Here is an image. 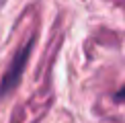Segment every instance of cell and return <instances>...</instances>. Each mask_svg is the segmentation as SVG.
I'll return each mask as SVG.
<instances>
[{"instance_id": "6da1fadb", "label": "cell", "mask_w": 125, "mask_h": 123, "mask_svg": "<svg viewBox=\"0 0 125 123\" xmlns=\"http://www.w3.org/2000/svg\"><path fill=\"white\" fill-rule=\"evenodd\" d=\"M29 53H31V41L25 45L23 49H19V53L14 55V60H12V64H10V68L6 70V74H4L2 82H0V94H6V92H10L14 86L19 84L21 74H23L25 66H27Z\"/></svg>"}, {"instance_id": "7a4b0ae2", "label": "cell", "mask_w": 125, "mask_h": 123, "mask_svg": "<svg viewBox=\"0 0 125 123\" xmlns=\"http://www.w3.org/2000/svg\"><path fill=\"white\" fill-rule=\"evenodd\" d=\"M117 101H125V88L117 92Z\"/></svg>"}]
</instances>
